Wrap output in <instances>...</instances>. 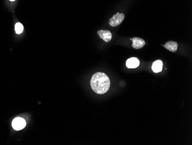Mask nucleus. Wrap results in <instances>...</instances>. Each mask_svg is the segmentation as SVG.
Wrapping results in <instances>:
<instances>
[{"label": "nucleus", "instance_id": "nucleus-1", "mask_svg": "<svg viewBox=\"0 0 192 145\" xmlns=\"http://www.w3.org/2000/svg\"><path fill=\"white\" fill-rule=\"evenodd\" d=\"M110 85L109 77L104 73H96L91 79V88L98 94L106 93L109 90Z\"/></svg>", "mask_w": 192, "mask_h": 145}, {"label": "nucleus", "instance_id": "nucleus-2", "mask_svg": "<svg viewBox=\"0 0 192 145\" xmlns=\"http://www.w3.org/2000/svg\"><path fill=\"white\" fill-rule=\"evenodd\" d=\"M125 15L124 13H120L119 12L114 15L112 18L109 19V25L112 27H116L120 25L124 19Z\"/></svg>", "mask_w": 192, "mask_h": 145}, {"label": "nucleus", "instance_id": "nucleus-3", "mask_svg": "<svg viewBox=\"0 0 192 145\" xmlns=\"http://www.w3.org/2000/svg\"><path fill=\"white\" fill-rule=\"evenodd\" d=\"M26 126V122L24 119L21 118H15L12 122V127L15 130H21Z\"/></svg>", "mask_w": 192, "mask_h": 145}, {"label": "nucleus", "instance_id": "nucleus-4", "mask_svg": "<svg viewBox=\"0 0 192 145\" xmlns=\"http://www.w3.org/2000/svg\"><path fill=\"white\" fill-rule=\"evenodd\" d=\"M97 34L99 35L100 38L103 39L105 42H109L112 39V35L109 31L101 30L98 31Z\"/></svg>", "mask_w": 192, "mask_h": 145}, {"label": "nucleus", "instance_id": "nucleus-5", "mask_svg": "<svg viewBox=\"0 0 192 145\" xmlns=\"http://www.w3.org/2000/svg\"><path fill=\"white\" fill-rule=\"evenodd\" d=\"M132 46L134 49H139L142 48L143 46L145 45L146 42L143 39L138 38V37H134L132 39Z\"/></svg>", "mask_w": 192, "mask_h": 145}, {"label": "nucleus", "instance_id": "nucleus-6", "mask_svg": "<svg viewBox=\"0 0 192 145\" xmlns=\"http://www.w3.org/2000/svg\"><path fill=\"white\" fill-rule=\"evenodd\" d=\"M139 60L136 58H130L126 62V66L128 68H136L139 67Z\"/></svg>", "mask_w": 192, "mask_h": 145}, {"label": "nucleus", "instance_id": "nucleus-7", "mask_svg": "<svg viewBox=\"0 0 192 145\" xmlns=\"http://www.w3.org/2000/svg\"><path fill=\"white\" fill-rule=\"evenodd\" d=\"M178 46V45L177 42H175V41H169V42H166L165 45H164L165 48H166V49L169 50L171 52H177Z\"/></svg>", "mask_w": 192, "mask_h": 145}, {"label": "nucleus", "instance_id": "nucleus-8", "mask_svg": "<svg viewBox=\"0 0 192 145\" xmlns=\"http://www.w3.org/2000/svg\"><path fill=\"white\" fill-rule=\"evenodd\" d=\"M163 67V62L161 60H157L154 61L152 65V70L155 73L161 72Z\"/></svg>", "mask_w": 192, "mask_h": 145}, {"label": "nucleus", "instance_id": "nucleus-9", "mask_svg": "<svg viewBox=\"0 0 192 145\" xmlns=\"http://www.w3.org/2000/svg\"><path fill=\"white\" fill-rule=\"evenodd\" d=\"M24 27L22 24L20 23H17L15 25V31L16 34H20L23 31Z\"/></svg>", "mask_w": 192, "mask_h": 145}, {"label": "nucleus", "instance_id": "nucleus-10", "mask_svg": "<svg viewBox=\"0 0 192 145\" xmlns=\"http://www.w3.org/2000/svg\"><path fill=\"white\" fill-rule=\"evenodd\" d=\"M10 1H15V0H10Z\"/></svg>", "mask_w": 192, "mask_h": 145}]
</instances>
